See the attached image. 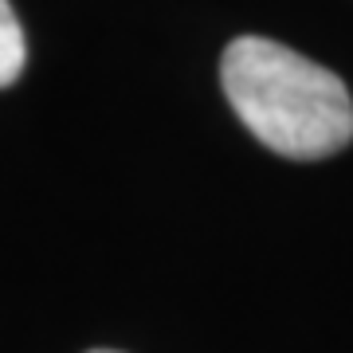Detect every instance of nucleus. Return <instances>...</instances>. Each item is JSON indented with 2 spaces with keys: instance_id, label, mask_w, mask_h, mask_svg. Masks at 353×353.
Wrapping results in <instances>:
<instances>
[{
  "instance_id": "nucleus-2",
  "label": "nucleus",
  "mask_w": 353,
  "mask_h": 353,
  "mask_svg": "<svg viewBox=\"0 0 353 353\" xmlns=\"http://www.w3.org/2000/svg\"><path fill=\"white\" fill-rule=\"evenodd\" d=\"M28 59V43H24V28L16 20L12 4L0 0V87H12Z\"/></svg>"
},
{
  "instance_id": "nucleus-3",
  "label": "nucleus",
  "mask_w": 353,
  "mask_h": 353,
  "mask_svg": "<svg viewBox=\"0 0 353 353\" xmlns=\"http://www.w3.org/2000/svg\"><path fill=\"white\" fill-rule=\"evenodd\" d=\"M90 353H118V350H90Z\"/></svg>"
},
{
  "instance_id": "nucleus-1",
  "label": "nucleus",
  "mask_w": 353,
  "mask_h": 353,
  "mask_svg": "<svg viewBox=\"0 0 353 353\" xmlns=\"http://www.w3.org/2000/svg\"><path fill=\"white\" fill-rule=\"evenodd\" d=\"M220 83L240 122L267 150L318 161L350 145L353 102L334 71L263 36L232 39Z\"/></svg>"
}]
</instances>
